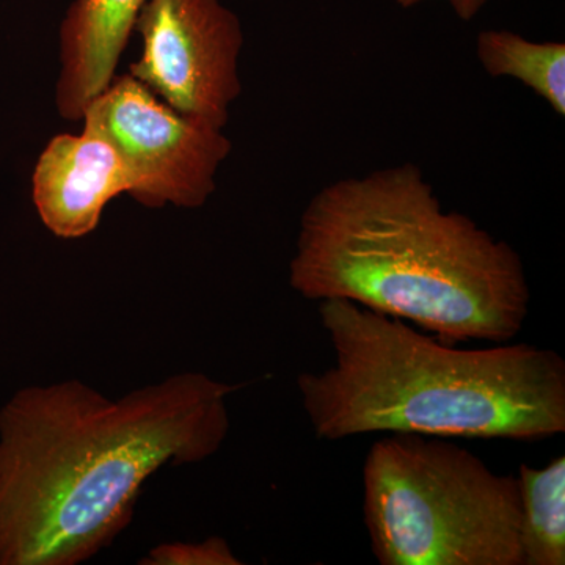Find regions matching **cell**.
I'll list each match as a JSON object with an SVG mask.
<instances>
[{"label": "cell", "mask_w": 565, "mask_h": 565, "mask_svg": "<svg viewBox=\"0 0 565 565\" xmlns=\"http://www.w3.org/2000/svg\"><path fill=\"white\" fill-rule=\"evenodd\" d=\"M236 385L174 374L109 399L81 381L25 386L0 408V565H77L132 522L147 479L230 433Z\"/></svg>", "instance_id": "cell-1"}, {"label": "cell", "mask_w": 565, "mask_h": 565, "mask_svg": "<svg viewBox=\"0 0 565 565\" xmlns=\"http://www.w3.org/2000/svg\"><path fill=\"white\" fill-rule=\"evenodd\" d=\"M289 285L305 299L349 300L451 344L509 343L530 313L519 253L444 211L414 163L316 193L300 218Z\"/></svg>", "instance_id": "cell-2"}, {"label": "cell", "mask_w": 565, "mask_h": 565, "mask_svg": "<svg viewBox=\"0 0 565 565\" xmlns=\"http://www.w3.org/2000/svg\"><path fill=\"white\" fill-rule=\"evenodd\" d=\"M334 353L297 379L316 437L366 434L539 441L565 433V362L550 349H462L349 300L319 302Z\"/></svg>", "instance_id": "cell-3"}, {"label": "cell", "mask_w": 565, "mask_h": 565, "mask_svg": "<svg viewBox=\"0 0 565 565\" xmlns=\"http://www.w3.org/2000/svg\"><path fill=\"white\" fill-rule=\"evenodd\" d=\"M381 565H523L519 481L441 437L385 434L363 465Z\"/></svg>", "instance_id": "cell-4"}, {"label": "cell", "mask_w": 565, "mask_h": 565, "mask_svg": "<svg viewBox=\"0 0 565 565\" xmlns=\"http://www.w3.org/2000/svg\"><path fill=\"white\" fill-rule=\"evenodd\" d=\"M82 121L120 152L134 180L131 196L147 207L204 206L232 152L223 129L182 117L131 74L111 81Z\"/></svg>", "instance_id": "cell-5"}, {"label": "cell", "mask_w": 565, "mask_h": 565, "mask_svg": "<svg viewBox=\"0 0 565 565\" xmlns=\"http://www.w3.org/2000/svg\"><path fill=\"white\" fill-rule=\"evenodd\" d=\"M143 50L129 74L182 117L223 129L239 98L244 31L222 0H148Z\"/></svg>", "instance_id": "cell-6"}, {"label": "cell", "mask_w": 565, "mask_h": 565, "mask_svg": "<svg viewBox=\"0 0 565 565\" xmlns=\"http://www.w3.org/2000/svg\"><path fill=\"white\" fill-rule=\"evenodd\" d=\"M132 191L134 180L120 152L87 126L77 136L61 134L51 139L32 178L41 222L62 239L95 232L107 204Z\"/></svg>", "instance_id": "cell-7"}, {"label": "cell", "mask_w": 565, "mask_h": 565, "mask_svg": "<svg viewBox=\"0 0 565 565\" xmlns=\"http://www.w3.org/2000/svg\"><path fill=\"white\" fill-rule=\"evenodd\" d=\"M148 0H74L61 24V74L55 106L79 121L88 104L115 79L129 36Z\"/></svg>", "instance_id": "cell-8"}, {"label": "cell", "mask_w": 565, "mask_h": 565, "mask_svg": "<svg viewBox=\"0 0 565 565\" xmlns=\"http://www.w3.org/2000/svg\"><path fill=\"white\" fill-rule=\"evenodd\" d=\"M523 565L565 564V457L542 468L520 465Z\"/></svg>", "instance_id": "cell-9"}, {"label": "cell", "mask_w": 565, "mask_h": 565, "mask_svg": "<svg viewBox=\"0 0 565 565\" xmlns=\"http://www.w3.org/2000/svg\"><path fill=\"white\" fill-rule=\"evenodd\" d=\"M478 58L493 77H514L565 115V44L535 43L508 31H486L478 36Z\"/></svg>", "instance_id": "cell-10"}, {"label": "cell", "mask_w": 565, "mask_h": 565, "mask_svg": "<svg viewBox=\"0 0 565 565\" xmlns=\"http://www.w3.org/2000/svg\"><path fill=\"white\" fill-rule=\"evenodd\" d=\"M143 565H241L232 546L222 537H210L199 544H162L154 546L140 561Z\"/></svg>", "instance_id": "cell-11"}, {"label": "cell", "mask_w": 565, "mask_h": 565, "mask_svg": "<svg viewBox=\"0 0 565 565\" xmlns=\"http://www.w3.org/2000/svg\"><path fill=\"white\" fill-rule=\"evenodd\" d=\"M396 2L404 9H408V7H414L423 0H396ZM449 2H451L452 9L456 10L460 20H471L487 0H449Z\"/></svg>", "instance_id": "cell-12"}]
</instances>
